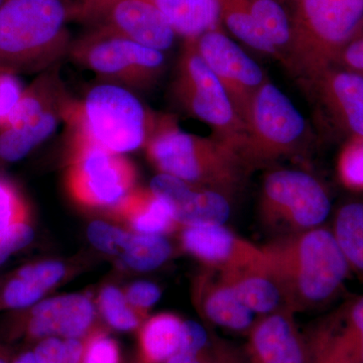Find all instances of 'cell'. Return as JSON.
Returning a JSON list of instances; mask_svg holds the SVG:
<instances>
[{
	"label": "cell",
	"mask_w": 363,
	"mask_h": 363,
	"mask_svg": "<svg viewBox=\"0 0 363 363\" xmlns=\"http://www.w3.org/2000/svg\"><path fill=\"white\" fill-rule=\"evenodd\" d=\"M247 363H307V351L294 319L281 308L255 320L248 330Z\"/></svg>",
	"instance_id": "17"
},
{
	"label": "cell",
	"mask_w": 363,
	"mask_h": 363,
	"mask_svg": "<svg viewBox=\"0 0 363 363\" xmlns=\"http://www.w3.org/2000/svg\"><path fill=\"white\" fill-rule=\"evenodd\" d=\"M150 189L169 205L180 225H223L230 217V197L218 191L162 173L152 179Z\"/></svg>",
	"instance_id": "16"
},
{
	"label": "cell",
	"mask_w": 363,
	"mask_h": 363,
	"mask_svg": "<svg viewBox=\"0 0 363 363\" xmlns=\"http://www.w3.org/2000/svg\"><path fill=\"white\" fill-rule=\"evenodd\" d=\"M172 253L171 245L162 234H131L119 257L136 271H152L162 266Z\"/></svg>",
	"instance_id": "29"
},
{
	"label": "cell",
	"mask_w": 363,
	"mask_h": 363,
	"mask_svg": "<svg viewBox=\"0 0 363 363\" xmlns=\"http://www.w3.org/2000/svg\"><path fill=\"white\" fill-rule=\"evenodd\" d=\"M28 310L21 328L33 339L78 338L94 319V307L89 298L77 294L40 301Z\"/></svg>",
	"instance_id": "18"
},
{
	"label": "cell",
	"mask_w": 363,
	"mask_h": 363,
	"mask_svg": "<svg viewBox=\"0 0 363 363\" xmlns=\"http://www.w3.org/2000/svg\"><path fill=\"white\" fill-rule=\"evenodd\" d=\"M331 230L350 271L363 279V201L352 200L341 205Z\"/></svg>",
	"instance_id": "25"
},
{
	"label": "cell",
	"mask_w": 363,
	"mask_h": 363,
	"mask_svg": "<svg viewBox=\"0 0 363 363\" xmlns=\"http://www.w3.org/2000/svg\"><path fill=\"white\" fill-rule=\"evenodd\" d=\"M69 58L100 82L133 91L152 89L166 71L164 52L102 30H88L72 40Z\"/></svg>",
	"instance_id": "7"
},
{
	"label": "cell",
	"mask_w": 363,
	"mask_h": 363,
	"mask_svg": "<svg viewBox=\"0 0 363 363\" xmlns=\"http://www.w3.org/2000/svg\"><path fill=\"white\" fill-rule=\"evenodd\" d=\"M218 2L221 25L233 37L253 51L281 63L279 52L253 18L243 0H218Z\"/></svg>",
	"instance_id": "24"
},
{
	"label": "cell",
	"mask_w": 363,
	"mask_h": 363,
	"mask_svg": "<svg viewBox=\"0 0 363 363\" xmlns=\"http://www.w3.org/2000/svg\"><path fill=\"white\" fill-rule=\"evenodd\" d=\"M220 277L231 286L238 300L255 315L264 316L286 308L279 286L264 269L220 274Z\"/></svg>",
	"instance_id": "22"
},
{
	"label": "cell",
	"mask_w": 363,
	"mask_h": 363,
	"mask_svg": "<svg viewBox=\"0 0 363 363\" xmlns=\"http://www.w3.org/2000/svg\"><path fill=\"white\" fill-rule=\"evenodd\" d=\"M145 150L160 173L228 197L242 190L252 172L233 147L213 135L205 138L182 130L171 114H160Z\"/></svg>",
	"instance_id": "3"
},
{
	"label": "cell",
	"mask_w": 363,
	"mask_h": 363,
	"mask_svg": "<svg viewBox=\"0 0 363 363\" xmlns=\"http://www.w3.org/2000/svg\"><path fill=\"white\" fill-rule=\"evenodd\" d=\"M338 173L346 187L363 190V138H350L338 161Z\"/></svg>",
	"instance_id": "34"
},
{
	"label": "cell",
	"mask_w": 363,
	"mask_h": 363,
	"mask_svg": "<svg viewBox=\"0 0 363 363\" xmlns=\"http://www.w3.org/2000/svg\"><path fill=\"white\" fill-rule=\"evenodd\" d=\"M160 114L143 104L135 92L100 82L67 107V135L76 136L114 154L145 149Z\"/></svg>",
	"instance_id": "4"
},
{
	"label": "cell",
	"mask_w": 363,
	"mask_h": 363,
	"mask_svg": "<svg viewBox=\"0 0 363 363\" xmlns=\"http://www.w3.org/2000/svg\"><path fill=\"white\" fill-rule=\"evenodd\" d=\"M162 14L177 35L197 39L222 28L218 0H147Z\"/></svg>",
	"instance_id": "21"
},
{
	"label": "cell",
	"mask_w": 363,
	"mask_h": 363,
	"mask_svg": "<svg viewBox=\"0 0 363 363\" xmlns=\"http://www.w3.org/2000/svg\"><path fill=\"white\" fill-rule=\"evenodd\" d=\"M172 92L184 111L206 123L212 135L241 156L247 143V125L223 86L200 56L194 39L184 40Z\"/></svg>",
	"instance_id": "6"
},
{
	"label": "cell",
	"mask_w": 363,
	"mask_h": 363,
	"mask_svg": "<svg viewBox=\"0 0 363 363\" xmlns=\"http://www.w3.org/2000/svg\"><path fill=\"white\" fill-rule=\"evenodd\" d=\"M64 274L63 264L50 260L21 267L0 289V307L18 311L33 307Z\"/></svg>",
	"instance_id": "19"
},
{
	"label": "cell",
	"mask_w": 363,
	"mask_h": 363,
	"mask_svg": "<svg viewBox=\"0 0 363 363\" xmlns=\"http://www.w3.org/2000/svg\"><path fill=\"white\" fill-rule=\"evenodd\" d=\"M194 40L200 56L223 86L245 123L253 98L269 79L267 74L242 48L227 37L222 28Z\"/></svg>",
	"instance_id": "13"
},
{
	"label": "cell",
	"mask_w": 363,
	"mask_h": 363,
	"mask_svg": "<svg viewBox=\"0 0 363 363\" xmlns=\"http://www.w3.org/2000/svg\"><path fill=\"white\" fill-rule=\"evenodd\" d=\"M341 337L358 363H363V296L351 301L335 317Z\"/></svg>",
	"instance_id": "31"
},
{
	"label": "cell",
	"mask_w": 363,
	"mask_h": 363,
	"mask_svg": "<svg viewBox=\"0 0 363 363\" xmlns=\"http://www.w3.org/2000/svg\"><path fill=\"white\" fill-rule=\"evenodd\" d=\"M302 85L348 140L363 138V76L333 66Z\"/></svg>",
	"instance_id": "14"
},
{
	"label": "cell",
	"mask_w": 363,
	"mask_h": 363,
	"mask_svg": "<svg viewBox=\"0 0 363 363\" xmlns=\"http://www.w3.org/2000/svg\"><path fill=\"white\" fill-rule=\"evenodd\" d=\"M25 88L16 74L0 72V128H4L18 106Z\"/></svg>",
	"instance_id": "37"
},
{
	"label": "cell",
	"mask_w": 363,
	"mask_h": 363,
	"mask_svg": "<svg viewBox=\"0 0 363 363\" xmlns=\"http://www.w3.org/2000/svg\"><path fill=\"white\" fill-rule=\"evenodd\" d=\"M182 321L175 315L160 314L143 326L140 341L145 357L152 362H168L178 352Z\"/></svg>",
	"instance_id": "27"
},
{
	"label": "cell",
	"mask_w": 363,
	"mask_h": 363,
	"mask_svg": "<svg viewBox=\"0 0 363 363\" xmlns=\"http://www.w3.org/2000/svg\"><path fill=\"white\" fill-rule=\"evenodd\" d=\"M215 363H243V362L231 346L226 343H221L216 348Z\"/></svg>",
	"instance_id": "42"
},
{
	"label": "cell",
	"mask_w": 363,
	"mask_h": 363,
	"mask_svg": "<svg viewBox=\"0 0 363 363\" xmlns=\"http://www.w3.org/2000/svg\"><path fill=\"white\" fill-rule=\"evenodd\" d=\"M35 238L30 222L16 224L0 230V266L11 255L28 247Z\"/></svg>",
	"instance_id": "36"
},
{
	"label": "cell",
	"mask_w": 363,
	"mask_h": 363,
	"mask_svg": "<svg viewBox=\"0 0 363 363\" xmlns=\"http://www.w3.org/2000/svg\"><path fill=\"white\" fill-rule=\"evenodd\" d=\"M66 136V187L74 201L87 208L111 209L135 189L136 169L123 155Z\"/></svg>",
	"instance_id": "11"
},
{
	"label": "cell",
	"mask_w": 363,
	"mask_h": 363,
	"mask_svg": "<svg viewBox=\"0 0 363 363\" xmlns=\"http://www.w3.org/2000/svg\"><path fill=\"white\" fill-rule=\"evenodd\" d=\"M292 45L286 69L301 84L335 66L363 23V0H292Z\"/></svg>",
	"instance_id": "5"
},
{
	"label": "cell",
	"mask_w": 363,
	"mask_h": 363,
	"mask_svg": "<svg viewBox=\"0 0 363 363\" xmlns=\"http://www.w3.org/2000/svg\"><path fill=\"white\" fill-rule=\"evenodd\" d=\"M304 340L307 363H358L341 337L335 318L318 325Z\"/></svg>",
	"instance_id": "28"
},
{
	"label": "cell",
	"mask_w": 363,
	"mask_h": 363,
	"mask_svg": "<svg viewBox=\"0 0 363 363\" xmlns=\"http://www.w3.org/2000/svg\"><path fill=\"white\" fill-rule=\"evenodd\" d=\"M125 297L130 306L138 309H147L160 300L161 290L149 281H138L128 289Z\"/></svg>",
	"instance_id": "41"
},
{
	"label": "cell",
	"mask_w": 363,
	"mask_h": 363,
	"mask_svg": "<svg viewBox=\"0 0 363 363\" xmlns=\"http://www.w3.org/2000/svg\"><path fill=\"white\" fill-rule=\"evenodd\" d=\"M168 363H204L200 362L196 355L186 354V353L177 352L171 358H169Z\"/></svg>",
	"instance_id": "43"
},
{
	"label": "cell",
	"mask_w": 363,
	"mask_h": 363,
	"mask_svg": "<svg viewBox=\"0 0 363 363\" xmlns=\"http://www.w3.org/2000/svg\"><path fill=\"white\" fill-rule=\"evenodd\" d=\"M4 2H6V0H0V7L2 6V4H4Z\"/></svg>",
	"instance_id": "46"
},
{
	"label": "cell",
	"mask_w": 363,
	"mask_h": 363,
	"mask_svg": "<svg viewBox=\"0 0 363 363\" xmlns=\"http://www.w3.org/2000/svg\"><path fill=\"white\" fill-rule=\"evenodd\" d=\"M0 363H7L6 358L0 355Z\"/></svg>",
	"instance_id": "45"
},
{
	"label": "cell",
	"mask_w": 363,
	"mask_h": 363,
	"mask_svg": "<svg viewBox=\"0 0 363 363\" xmlns=\"http://www.w3.org/2000/svg\"><path fill=\"white\" fill-rule=\"evenodd\" d=\"M182 243L185 250L220 274L267 271L262 248L240 238L223 225L186 227Z\"/></svg>",
	"instance_id": "15"
},
{
	"label": "cell",
	"mask_w": 363,
	"mask_h": 363,
	"mask_svg": "<svg viewBox=\"0 0 363 363\" xmlns=\"http://www.w3.org/2000/svg\"><path fill=\"white\" fill-rule=\"evenodd\" d=\"M30 222V210L20 189L0 175V230Z\"/></svg>",
	"instance_id": "32"
},
{
	"label": "cell",
	"mask_w": 363,
	"mask_h": 363,
	"mask_svg": "<svg viewBox=\"0 0 363 363\" xmlns=\"http://www.w3.org/2000/svg\"><path fill=\"white\" fill-rule=\"evenodd\" d=\"M253 18L262 28L281 56L285 67L292 45V21L290 11L279 0H243Z\"/></svg>",
	"instance_id": "26"
},
{
	"label": "cell",
	"mask_w": 363,
	"mask_h": 363,
	"mask_svg": "<svg viewBox=\"0 0 363 363\" xmlns=\"http://www.w3.org/2000/svg\"><path fill=\"white\" fill-rule=\"evenodd\" d=\"M202 309L212 323L231 331L248 332L255 322V315L238 300L221 277L205 286Z\"/></svg>",
	"instance_id": "23"
},
{
	"label": "cell",
	"mask_w": 363,
	"mask_h": 363,
	"mask_svg": "<svg viewBox=\"0 0 363 363\" xmlns=\"http://www.w3.org/2000/svg\"><path fill=\"white\" fill-rule=\"evenodd\" d=\"M335 66L363 76V23L344 45Z\"/></svg>",
	"instance_id": "38"
},
{
	"label": "cell",
	"mask_w": 363,
	"mask_h": 363,
	"mask_svg": "<svg viewBox=\"0 0 363 363\" xmlns=\"http://www.w3.org/2000/svg\"><path fill=\"white\" fill-rule=\"evenodd\" d=\"M70 0H6L0 7V72L42 73L68 57Z\"/></svg>",
	"instance_id": "2"
},
{
	"label": "cell",
	"mask_w": 363,
	"mask_h": 363,
	"mask_svg": "<svg viewBox=\"0 0 363 363\" xmlns=\"http://www.w3.org/2000/svg\"><path fill=\"white\" fill-rule=\"evenodd\" d=\"M13 363H38V362L35 353L28 351V352L23 353L20 357H16Z\"/></svg>",
	"instance_id": "44"
},
{
	"label": "cell",
	"mask_w": 363,
	"mask_h": 363,
	"mask_svg": "<svg viewBox=\"0 0 363 363\" xmlns=\"http://www.w3.org/2000/svg\"><path fill=\"white\" fill-rule=\"evenodd\" d=\"M35 357L38 363H80L83 346L77 338L58 337L43 339L35 347Z\"/></svg>",
	"instance_id": "33"
},
{
	"label": "cell",
	"mask_w": 363,
	"mask_h": 363,
	"mask_svg": "<svg viewBox=\"0 0 363 363\" xmlns=\"http://www.w3.org/2000/svg\"><path fill=\"white\" fill-rule=\"evenodd\" d=\"M331 199L324 186L300 169L269 172L262 182L259 212L262 223L279 235L317 228L331 212Z\"/></svg>",
	"instance_id": "10"
},
{
	"label": "cell",
	"mask_w": 363,
	"mask_h": 363,
	"mask_svg": "<svg viewBox=\"0 0 363 363\" xmlns=\"http://www.w3.org/2000/svg\"><path fill=\"white\" fill-rule=\"evenodd\" d=\"M206 330L194 321L182 322L180 333V345L178 352L198 357L208 344Z\"/></svg>",
	"instance_id": "39"
},
{
	"label": "cell",
	"mask_w": 363,
	"mask_h": 363,
	"mask_svg": "<svg viewBox=\"0 0 363 363\" xmlns=\"http://www.w3.org/2000/svg\"><path fill=\"white\" fill-rule=\"evenodd\" d=\"M90 242L97 250L108 255H121L130 233L104 221H94L87 230Z\"/></svg>",
	"instance_id": "35"
},
{
	"label": "cell",
	"mask_w": 363,
	"mask_h": 363,
	"mask_svg": "<svg viewBox=\"0 0 363 363\" xmlns=\"http://www.w3.org/2000/svg\"><path fill=\"white\" fill-rule=\"evenodd\" d=\"M61 64L43 71L25 88L18 106L0 128V164L21 161L64 123L73 96L62 79Z\"/></svg>",
	"instance_id": "8"
},
{
	"label": "cell",
	"mask_w": 363,
	"mask_h": 363,
	"mask_svg": "<svg viewBox=\"0 0 363 363\" xmlns=\"http://www.w3.org/2000/svg\"><path fill=\"white\" fill-rule=\"evenodd\" d=\"M245 125L241 157L252 169L298 154L309 133L304 116L269 79L253 98Z\"/></svg>",
	"instance_id": "9"
},
{
	"label": "cell",
	"mask_w": 363,
	"mask_h": 363,
	"mask_svg": "<svg viewBox=\"0 0 363 363\" xmlns=\"http://www.w3.org/2000/svg\"><path fill=\"white\" fill-rule=\"evenodd\" d=\"M84 363H119L116 341L104 335L95 336L86 348Z\"/></svg>",
	"instance_id": "40"
},
{
	"label": "cell",
	"mask_w": 363,
	"mask_h": 363,
	"mask_svg": "<svg viewBox=\"0 0 363 363\" xmlns=\"http://www.w3.org/2000/svg\"><path fill=\"white\" fill-rule=\"evenodd\" d=\"M262 248L267 274L292 312L328 304L337 297L350 274L331 229L324 227L277 236Z\"/></svg>",
	"instance_id": "1"
},
{
	"label": "cell",
	"mask_w": 363,
	"mask_h": 363,
	"mask_svg": "<svg viewBox=\"0 0 363 363\" xmlns=\"http://www.w3.org/2000/svg\"><path fill=\"white\" fill-rule=\"evenodd\" d=\"M71 21L166 52L177 35L147 0H74Z\"/></svg>",
	"instance_id": "12"
},
{
	"label": "cell",
	"mask_w": 363,
	"mask_h": 363,
	"mask_svg": "<svg viewBox=\"0 0 363 363\" xmlns=\"http://www.w3.org/2000/svg\"><path fill=\"white\" fill-rule=\"evenodd\" d=\"M99 307L107 323L116 330H133L140 323L125 296L116 286H106L101 291Z\"/></svg>",
	"instance_id": "30"
},
{
	"label": "cell",
	"mask_w": 363,
	"mask_h": 363,
	"mask_svg": "<svg viewBox=\"0 0 363 363\" xmlns=\"http://www.w3.org/2000/svg\"><path fill=\"white\" fill-rule=\"evenodd\" d=\"M111 211L138 233H169L178 224L169 205L150 189H133Z\"/></svg>",
	"instance_id": "20"
}]
</instances>
